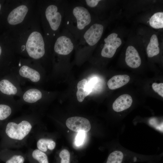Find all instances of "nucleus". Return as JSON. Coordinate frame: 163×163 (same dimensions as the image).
I'll list each match as a JSON object with an SVG mask.
<instances>
[{
	"label": "nucleus",
	"instance_id": "4468645a",
	"mask_svg": "<svg viewBox=\"0 0 163 163\" xmlns=\"http://www.w3.org/2000/svg\"><path fill=\"white\" fill-rule=\"evenodd\" d=\"M42 97V93L40 91L36 88L30 89L26 91L23 95V99L26 102L34 103Z\"/></svg>",
	"mask_w": 163,
	"mask_h": 163
},
{
	"label": "nucleus",
	"instance_id": "f257e3e1",
	"mask_svg": "<svg viewBox=\"0 0 163 163\" xmlns=\"http://www.w3.org/2000/svg\"><path fill=\"white\" fill-rule=\"evenodd\" d=\"M9 37L16 53L27 56L33 60H40L46 53L50 52L38 12L24 24L10 30Z\"/></svg>",
	"mask_w": 163,
	"mask_h": 163
},
{
	"label": "nucleus",
	"instance_id": "6ab92c4d",
	"mask_svg": "<svg viewBox=\"0 0 163 163\" xmlns=\"http://www.w3.org/2000/svg\"><path fill=\"white\" fill-rule=\"evenodd\" d=\"M123 157V155L121 152L114 151L110 154L106 163H122Z\"/></svg>",
	"mask_w": 163,
	"mask_h": 163
},
{
	"label": "nucleus",
	"instance_id": "39448f33",
	"mask_svg": "<svg viewBox=\"0 0 163 163\" xmlns=\"http://www.w3.org/2000/svg\"><path fill=\"white\" fill-rule=\"evenodd\" d=\"M104 29V25L97 22L90 26L76 42L75 50L77 55H89L100 40Z\"/></svg>",
	"mask_w": 163,
	"mask_h": 163
},
{
	"label": "nucleus",
	"instance_id": "5701e85b",
	"mask_svg": "<svg viewBox=\"0 0 163 163\" xmlns=\"http://www.w3.org/2000/svg\"><path fill=\"white\" fill-rule=\"evenodd\" d=\"M85 137V132L83 131L78 132L75 138V145L77 146L82 145L84 142Z\"/></svg>",
	"mask_w": 163,
	"mask_h": 163
},
{
	"label": "nucleus",
	"instance_id": "a211bd4d",
	"mask_svg": "<svg viewBox=\"0 0 163 163\" xmlns=\"http://www.w3.org/2000/svg\"><path fill=\"white\" fill-rule=\"evenodd\" d=\"M149 24L155 29L163 27V13L158 12L154 14L149 20Z\"/></svg>",
	"mask_w": 163,
	"mask_h": 163
},
{
	"label": "nucleus",
	"instance_id": "0eeeda50",
	"mask_svg": "<svg viewBox=\"0 0 163 163\" xmlns=\"http://www.w3.org/2000/svg\"><path fill=\"white\" fill-rule=\"evenodd\" d=\"M117 36V34L113 33L104 39V43L101 46V54L102 57L109 58L113 57L122 44L121 39Z\"/></svg>",
	"mask_w": 163,
	"mask_h": 163
},
{
	"label": "nucleus",
	"instance_id": "4be33fe9",
	"mask_svg": "<svg viewBox=\"0 0 163 163\" xmlns=\"http://www.w3.org/2000/svg\"><path fill=\"white\" fill-rule=\"evenodd\" d=\"M59 157L61 158L60 163H70V154L67 150H62L59 154Z\"/></svg>",
	"mask_w": 163,
	"mask_h": 163
},
{
	"label": "nucleus",
	"instance_id": "20e7f679",
	"mask_svg": "<svg viewBox=\"0 0 163 163\" xmlns=\"http://www.w3.org/2000/svg\"><path fill=\"white\" fill-rule=\"evenodd\" d=\"M37 0H13L10 1L6 18L10 30L18 27L32 18L37 13Z\"/></svg>",
	"mask_w": 163,
	"mask_h": 163
},
{
	"label": "nucleus",
	"instance_id": "dca6fc26",
	"mask_svg": "<svg viewBox=\"0 0 163 163\" xmlns=\"http://www.w3.org/2000/svg\"><path fill=\"white\" fill-rule=\"evenodd\" d=\"M0 91L3 93L8 95H15L18 92L17 88L7 79L0 81Z\"/></svg>",
	"mask_w": 163,
	"mask_h": 163
},
{
	"label": "nucleus",
	"instance_id": "f3484780",
	"mask_svg": "<svg viewBox=\"0 0 163 163\" xmlns=\"http://www.w3.org/2000/svg\"><path fill=\"white\" fill-rule=\"evenodd\" d=\"M55 146V142L50 139L42 138L39 139L37 142L38 149L43 152H46L48 149L53 150Z\"/></svg>",
	"mask_w": 163,
	"mask_h": 163
},
{
	"label": "nucleus",
	"instance_id": "423d86ee",
	"mask_svg": "<svg viewBox=\"0 0 163 163\" xmlns=\"http://www.w3.org/2000/svg\"><path fill=\"white\" fill-rule=\"evenodd\" d=\"M32 128L30 123L26 120H23L19 124L11 122L7 124L5 132L10 138L21 140L30 133Z\"/></svg>",
	"mask_w": 163,
	"mask_h": 163
},
{
	"label": "nucleus",
	"instance_id": "6e6552de",
	"mask_svg": "<svg viewBox=\"0 0 163 163\" xmlns=\"http://www.w3.org/2000/svg\"><path fill=\"white\" fill-rule=\"evenodd\" d=\"M66 125L69 129L75 132H87L91 128L89 120L81 117H74L68 118L66 121Z\"/></svg>",
	"mask_w": 163,
	"mask_h": 163
},
{
	"label": "nucleus",
	"instance_id": "412c9836",
	"mask_svg": "<svg viewBox=\"0 0 163 163\" xmlns=\"http://www.w3.org/2000/svg\"><path fill=\"white\" fill-rule=\"evenodd\" d=\"M11 110L8 105L0 104V120H3L8 117L11 114Z\"/></svg>",
	"mask_w": 163,
	"mask_h": 163
},
{
	"label": "nucleus",
	"instance_id": "9b49d317",
	"mask_svg": "<svg viewBox=\"0 0 163 163\" xmlns=\"http://www.w3.org/2000/svg\"><path fill=\"white\" fill-rule=\"evenodd\" d=\"M19 73L21 76L28 78L33 82H37L40 78L38 72L27 65L21 66L19 69Z\"/></svg>",
	"mask_w": 163,
	"mask_h": 163
},
{
	"label": "nucleus",
	"instance_id": "b1692460",
	"mask_svg": "<svg viewBox=\"0 0 163 163\" xmlns=\"http://www.w3.org/2000/svg\"><path fill=\"white\" fill-rule=\"evenodd\" d=\"M149 124L157 129L163 132V122L159 123L157 119L155 118H152L149 120Z\"/></svg>",
	"mask_w": 163,
	"mask_h": 163
},
{
	"label": "nucleus",
	"instance_id": "aec40b11",
	"mask_svg": "<svg viewBox=\"0 0 163 163\" xmlns=\"http://www.w3.org/2000/svg\"><path fill=\"white\" fill-rule=\"evenodd\" d=\"M32 156L38 163H49L46 154L39 149L34 150L32 153Z\"/></svg>",
	"mask_w": 163,
	"mask_h": 163
},
{
	"label": "nucleus",
	"instance_id": "ddd939ff",
	"mask_svg": "<svg viewBox=\"0 0 163 163\" xmlns=\"http://www.w3.org/2000/svg\"><path fill=\"white\" fill-rule=\"evenodd\" d=\"M159 43L156 35H152L146 49L147 55L149 57H152L157 55L160 52Z\"/></svg>",
	"mask_w": 163,
	"mask_h": 163
},
{
	"label": "nucleus",
	"instance_id": "bb28decb",
	"mask_svg": "<svg viewBox=\"0 0 163 163\" xmlns=\"http://www.w3.org/2000/svg\"><path fill=\"white\" fill-rule=\"evenodd\" d=\"M2 46H1V45H0V56H1V53H2Z\"/></svg>",
	"mask_w": 163,
	"mask_h": 163
},
{
	"label": "nucleus",
	"instance_id": "9d476101",
	"mask_svg": "<svg viewBox=\"0 0 163 163\" xmlns=\"http://www.w3.org/2000/svg\"><path fill=\"white\" fill-rule=\"evenodd\" d=\"M132 102L133 99L130 95L127 94H122L113 102V109L116 112H121L129 108Z\"/></svg>",
	"mask_w": 163,
	"mask_h": 163
},
{
	"label": "nucleus",
	"instance_id": "cd10ccee",
	"mask_svg": "<svg viewBox=\"0 0 163 163\" xmlns=\"http://www.w3.org/2000/svg\"><path fill=\"white\" fill-rule=\"evenodd\" d=\"M1 8H2L1 5V4L0 3V11L1 10Z\"/></svg>",
	"mask_w": 163,
	"mask_h": 163
},
{
	"label": "nucleus",
	"instance_id": "f8f14e48",
	"mask_svg": "<svg viewBox=\"0 0 163 163\" xmlns=\"http://www.w3.org/2000/svg\"><path fill=\"white\" fill-rule=\"evenodd\" d=\"M130 80L129 76L126 75H116L108 80L107 85L109 89L114 90L124 85L129 81Z\"/></svg>",
	"mask_w": 163,
	"mask_h": 163
},
{
	"label": "nucleus",
	"instance_id": "7ed1b4c3",
	"mask_svg": "<svg viewBox=\"0 0 163 163\" xmlns=\"http://www.w3.org/2000/svg\"><path fill=\"white\" fill-rule=\"evenodd\" d=\"M94 22L91 12L80 0L68 1L62 26L72 35L76 42Z\"/></svg>",
	"mask_w": 163,
	"mask_h": 163
},
{
	"label": "nucleus",
	"instance_id": "2eb2a0df",
	"mask_svg": "<svg viewBox=\"0 0 163 163\" xmlns=\"http://www.w3.org/2000/svg\"><path fill=\"white\" fill-rule=\"evenodd\" d=\"M87 82L88 80L86 79H84L78 83L76 96L77 100L79 102H82L85 98L91 92L87 88Z\"/></svg>",
	"mask_w": 163,
	"mask_h": 163
},
{
	"label": "nucleus",
	"instance_id": "f03ea898",
	"mask_svg": "<svg viewBox=\"0 0 163 163\" xmlns=\"http://www.w3.org/2000/svg\"><path fill=\"white\" fill-rule=\"evenodd\" d=\"M68 0H37V9L46 44L50 52L63 25Z\"/></svg>",
	"mask_w": 163,
	"mask_h": 163
},
{
	"label": "nucleus",
	"instance_id": "a878e982",
	"mask_svg": "<svg viewBox=\"0 0 163 163\" xmlns=\"http://www.w3.org/2000/svg\"><path fill=\"white\" fill-rule=\"evenodd\" d=\"M152 87L156 92L161 96L163 97V83H153L152 85Z\"/></svg>",
	"mask_w": 163,
	"mask_h": 163
},
{
	"label": "nucleus",
	"instance_id": "1a4fd4ad",
	"mask_svg": "<svg viewBox=\"0 0 163 163\" xmlns=\"http://www.w3.org/2000/svg\"><path fill=\"white\" fill-rule=\"evenodd\" d=\"M125 60L128 66L134 69L139 67L141 63V59L138 51L132 46H129L126 49Z\"/></svg>",
	"mask_w": 163,
	"mask_h": 163
},
{
	"label": "nucleus",
	"instance_id": "393cba45",
	"mask_svg": "<svg viewBox=\"0 0 163 163\" xmlns=\"http://www.w3.org/2000/svg\"><path fill=\"white\" fill-rule=\"evenodd\" d=\"M24 157L21 155H14L6 161V163H24Z\"/></svg>",
	"mask_w": 163,
	"mask_h": 163
}]
</instances>
